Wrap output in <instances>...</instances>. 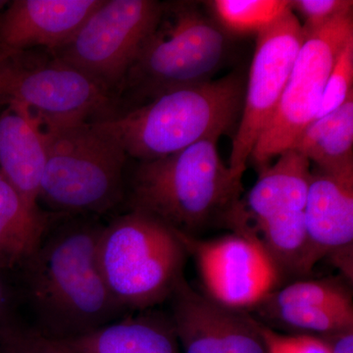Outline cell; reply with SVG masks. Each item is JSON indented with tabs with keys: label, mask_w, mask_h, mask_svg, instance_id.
I'll return each instance as SVG.
<instances>
[{
	"label": "cell",
	"mask_w": 353,
	"mask_h": 353,
	"mask_svg": "<svg viewBox=\"0 0 353 353\" xmlns=\"http://www.w3.org/2000/svg\"><path fill=\"white\" fill-rule=\"evenodd\" d=\"M50 223L23 265L26 290L46 336L66 341L116 321L124 309L102 277L97 243L102 225L94 216H64Z\"/></svg>",
	"instance_id": "1"
},
{
	"label": "cell",
	"mask_w": 353,
	"mask_h": 353,
	"mask_svg": "<svg viewBox=\"0 0 353 353\" xmlns=\"http://www.w3.org/2000/svg\"><path fill=\"white\" fill-rule=\"evenodd\" d=\"M218 139L139 162L126 196L130 210L154 216L179 233L201 238L213 228L234 232L246 219L243 183L221 159Z\"/></svg>",
	"instance_id": "2"
},
{
	"label": "cell",
	"mask_w": 353,
	"mask_h": 353,
	"mask_svg": "<svg viewBox=\"0 0 353 353\" xmlns=\"http://www.w3.org/2000/svg\"><path fill=\"white\" fill-rule=\"evenodd\" d=\"M245 90V76L234 71L95 123L117 139L128 157L152 161L231 132L240 119Z\"/></svg>",
	"instance_id": "3"
},
{
	"label": "cell",
	"mask_w": 353,
	"mask_h": 353,
	"mask_svg": "<svg viewBox=\"0 0 353 353\" xmlns=\"http://www.w3.org/2000/svg\"><path fill=\"white\" fill-rule=\"evenodd\" d=\"M228 50L227 32L196 3H162L159 22L118 92L116 115L179 88L210 82Z\"/></svg>",
	"instance_id": "4"
},
{
	"label": "cell",
	"mask_w": 353,
	"mask_h": 353,
	"mask_svg": "<svg viewBox=\"0 0 353 353\" xmlns=\"http://www.w3.org/2000/svg\"><path fill=\"white\" fill-rule=\"evenodd\" d=\"M36 124L46 152L39 201L59 216L95 217L124 201L128 155L115 137L95 122Z\"/></svg>",
	"instance_id": "5"
},
{
	"label": "cell",
	"mask_w": 353,
	"mask_h": 353,
	"mask_svg": "<svg viewBox=\"0 0 353 353\" xmlns=\"http://www.w3.org/2000/svg\"><path fill=\"white\" fill-rule=\"evenodd\" d=\"M188 256L175 230L139 210L104 225L97 243L102 277L124 311L146 310L169 301L185 280Z\"/></svg>",
	"instance_id": "6"
},
{
	"label": "cell",
	"mask_w": 353,
	"mask_h": 353,
	"mask_svg": "<svg viewBox=\"0 0 353 353\" xmlns=\"http://www.w3.org/2000/svg\"><path fill=\"white\" fill-rule=\"evenodd\" d=\"M21 106L39 124L97 122L117 99L43 48L0 51V108Z\"/></svg>",
	"instance_id": "7"
},
{
	"label": "cell",
	"mask_w": 353,
	"mask_h": 353,
	"mask_svg": "<svg viewBox=\"0 0 353 353\" xmlns=\"http://www.w3.org/2000/svg\"><path fill=\"white\" fill-rule=\"evenodd\" d=\"M161 13L162 2L157 0H102L53 54L117 99L128 71Z\"/></svg>",
	"instance_id": "8"
},
{
	"label": "cell",
	"mask_w": 353,
	"mask_h": 353,
	"mask_svg": "<svg viewBox=\"0 0 353 353\" xmlns=\"http://www.w3.org/2000/svg\"><path fill=\"white\" fill-rule=\"evenodd\" d=\"M303 34V43L277 108L250 155V160L259 172L292 148L299 134L315 119L336 57L353 38L352 15L336 18Z\"/></svg>",
	"instance_id": "9"
},
{
	"label": "cell",
	"mask_w": 353,
	"mask_h": 353,
	"mask_svg": "<svg viewBox=\"0 0 353 353\" xmlns=\"http://www.w3.org/2000/svg\"><path fill=\"white\" fill-rule=\"evenodd\" d=\"M259 172L243 202L246 214L265 250L279 264L299 261L305 253L304 209L312 170L294 148Z\"/></svg>",
	"instance_id": "10"
},
{
	"label": "cell",
	"mask_w": 353,
	"mask_h": 353,
	"mask_svg": "<svg viewBox=\"0 0 353 353\" xmlns=\"http://www.w3.org/2000/svg\"><path fill=\"white\" fill-rule=\"evenodd\" d=\"M301 25L296 14L290 10L257 34L245 83L240 125L234 136L228 164L238 180H243L253 148L275 112L289 80L303 43Z\"/></svg>",
	"instance_id": "11"
},
{
	"label": "cell",
	"mask_w": 353,
	"mask_h": 353,
	"mask_svg": "<svg viewBox=\"0 0 353 353\" xmlns=\"http://www.w3.org/2000/svg\"><path fill=\"white\" fill-rule=\"evenodd\" d=\"M176 234L196 262L204 294L216 303L248 311L280 288L282 277L254 231L212 240Z\"/></svg>",
	"instance_id": "12"
},
{
	"label": "cell",
	"mask_w": 353,
	"mask_h": 353,
	"mask_svg": "<svg viewBox=\"0 0 353 353\" xmlns=\"http://www.w3.org/2000/svg\"><path fill=\"white\" fill-rule=\"evenodd\" d=\"M169 301L183 353H268L260 322L248 311L216 303L185 280Z\"/></svg>",
	"instance_id": "13"
},
{
	"label": "cell",
	"mask_w": 353,
	"mask_h": 353,
	"mask_svg": "<svg viewBox=\"0 0 353 353\" xmlns=\"http://www.w3.org/2000/svg\"><path fill=\"white\" fill-rule=\"evenodd\" d=\"M307 269L324 259L352 282L353 169L327 172L314 169L304 209Z\"/></svg>",
	"instance_id": "14"
},
{
	"label": "cell",
	"mask_w": 353,
	"mask_h": 353,
	"mask_svg": "<svg viewBox=\"0 0 353 353\" xmlns=\"http://www.w3.org/2000/svg\"><path fill=\"white\" fill-rule=\"evenodd\" d=\"M102 0H13L0 11V51L57 50Z\"/></svg>",
	"instance_id": "15"
},
{
	"label": "cell",
	"mask_w": 353,
	"mask_h": 353,
	"mask_svg": "<svg viewBox=\"0 0 353 353\" xmlns=\"http://www.w3.org/2000/svg\"><path fill=\"white\" fill-rule=\"evenodd\" d=\"M46 152L36 122L21 106L0 111V173L30 210L44 214L39 205Z\"/></svg>",
	"instance_id": "16"
},
{
	"label": "cell",
	"mask_w": 353,
	"mask_h": 353,
	"mask_svg": "<svg viewBox=\"0 0 353 353\" xmlns=\"http://www.w3.org/2000/svg\"><path fill=\"white\" fill-rule=\"evenodd\" d=\"M73 353H182L170 317L145 313L62 341Z\"/></svg>",
	"instance_id": "17"
},
{
	"label": "cell",
	"mask_w": 353,
	"mask_h": 353,
	"mask_svg": "<svg viewBox=\"0 0 353 353\" xmlns=\"http://www.w3.org/2000/svg\"><path fill=\"white\" fill-rule=\"evenodd\" d=\"M292 148L319 170L353 169V97L336 110L313 120Z\"/></svg>",
	"instance_id": "18"
},
{
	"label": "cell",
	"mask_w": 353,
	"mask_h": 353,
	"mask_svg": "<svg viewBox=\"0 0 353 353\" xmlns=\"http://www.w3.org/2000/svg\"><path fill=\"white\" fill-rule=\"evenodd\" d=\"M50 223L46 213L30 210L0 173V268L24 265Z\"/></svg>",
	"instance_id": "19"
},
{
	"label": "cell",
	"mask_w": 353,
	"mask_h": 353,
	"mask_svg": "<svg viewBox=\"0 0 353 353\" xmlns=\"http://www.w3.org/2000/svg\"><path fill=\"white\" fill-rule=\"evenodd\" d=\"M341 277L297 281L278 288L257 305L267 307H353L350 281ZM256 305V306H257Z\"/></svg>",
	"instance_id": "20"
},
{
	"label": "cell",
	"mask_w": 353,
	"mask_h": 353,
	"mask_svg": "<svg viewBox=\"0 0 353 353\" xmlns=\"http://www.w3.org/2000/svg\"><path fill=\"white\" fill-rule=\"evenodd\" d=\"M211 3L221 28L239 34H259L292 10L287 0H215Z\"/></svg>",
	"instance_id": "21"
},
{
	"label": "cell",
	"mask_w": 353,
	"mask_h": 353,
	"mask_svg": "<svg viewBox=\"0 0 353 353\" xmlns=\"http://www.w3.org/2000/svg\"><path fill=\"white\" fill-rule=\"evenodd\" d=\"M261 320L296 331L327 334L353 329V307H267L255 306Z\"/></svg>",
	"instance_id": "22"
},
{
	"label": "cell",
	"mask_w": 353,
	"mask_h": 353,
	"mask_svg": "<svg viewBox=\"0 0 353 353\" xmlns=\"http://www.w3.org/2000/svg\"><path fill=\"white\" fill-rule=\"evenodd\" d=\"M353 38L345 43L336 57L333 69L327 79L317 118L336 110L353 97Z\"/></svg>",
	"instance_id": "23"
},
{
	"label": "cell",
	"mask_w": 353,
	"mask_h": 353,
	"mask_svg": "<svg viewBox=\"0 0 353 353\" xmlns=\"http://www.w3.org/2000/svg\"><path fill=\"white\" fill-rule=\"evenodd\" d=\"M292 12L304 19L303 32L312 31L328 24L336 18L352 15V0H294L290 1Z\"/></svg>",
	"instance_id": "24"
},
{
	"label": "cell",
	"mask_w": 353,
	"mask_h": 353,
	"mask_svg": "<svg viewBox=\"0 0 353 353\" xmlns=\"http://www.w3.org/2000/svg\"><path fill=\"white\" fill-rule=\"evenodd\" d=\"M260 331L268 353H329L319 336L307 334L288 336L278 333L261 322Z\"/></svg>",
	"instance_id": "25"
},
{
	"label": "cell",
	"mask_w": 353,
	"mask_h": 353,
	"mask_svg": "<svg viewBox=\"0 0 353 353\" xmlns=\"http://www.w3.org/2000/svg\"><path fill=\"white\" fill-rule=\"evenodd\" d=\"M7 353H73L62 341L43 334H26L15 339Z\"/></svg>",
	"instance_id": "26"
},
{
	"label": "cell",
	"mask_w": 353,
	"mask_h": 353,
	"mask_svg": "<svg viewBox=\"0 0 353 353\" xmlns=\"http://www.w3.org/2000/svg\"><path fill=\"white\" fill-rule=\"evenodd\" d=\"M329 353H353V329L318 336Z\"/></svg>",
	"instance_id": "27"
},
{
	"label": "cell",
	"mask_w": 353,
	"mask_h": 353,
	"mask_svg": "<svg viewBox=\"0 0 353 353\" xmlns=\"http://www.w3.org/2000/svg\"><path fill=\"white\" fill-rule=\"evenodd\" d=\"M4 301H6V292H4L3 284H2L1 279H0V314L3 310Z\"/></svg>",
	"instance_id": "28"
},
{
	"label": "cell",
	"mask_w": 353,
	"mask_h": 353,
	"mask_svg": "<svg viewBox=\"0 0 353 353\" xmlns=\"http://www.w3.org/2000/svg\"><path fill=\"white\" fill-rule=\"evenodd\" d=\"M9 1H7V0H0V11H1L2 9H4V7H6Z\"/></svg>",
	"instance_id": "29"
}]
</instances>
